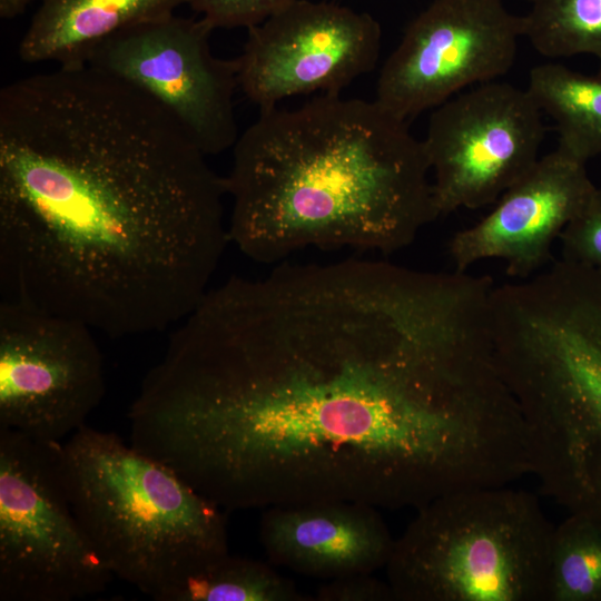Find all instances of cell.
Returning a JSON list of instances; mask_svg holds the SVG:
<instances>
[{
	"instance_id": "cell-1",
	"label": "cell",
	"mask_w": 601,
	"mask_h": 601,
	"mask_svg": "<svg viewBox=\"0 0 601 601\" xmlns=\"http://www.w3.org/2000/svg\"><path fill=\"white\" fill-rule=\"evenodd\" d=\"M128 420L132 446L228 511L417 510L505 483L520 436L453 279L370 259L211 287Z\"/></svg>"
},
{
	"instance_id": "cell-2",
	"label": "cell",
	"mask_w": 601,
	"mask_h": 601,
	"mask_svg": "<svg viewBox=\"0 0 601 601\" xmlns=\"http://www.w3.org/2000/svg\"><path fill=\"white\" fill-rule=\"evenodd\" d=\"M207 157L156 99L89 65L3 86L1 299L111 337L177 325L229 242Z\"/></svg>"
},
{
	"instance_id": "cell-3",
	"label": "cell",
	"mask_w": 601,
	"mask_h": 601,
	"mask_svg": "<svg viewBox=\"0 0 601 601\" xmlns=\"http://www.w3.org/2000/svg\"><path fill=\"white\" fill-rule=\"evenodd\" d=\"M225 180L229 242L263 264L309 247L391 254L440 217L422 140L376 100L262 110Z\"/></svg>"
},
{
	"instance_id": "cell-4",
	"label": "cell",
	"mask_w": 601,
	"mask_h": 601,
	"mask_svg": "<svg viewBox=\"0 0 601 601\" xmlns=\"http://www.w3.org/2000/svg\"><path fill=\"white\" fill-rule=\"evenodd\" d=\"M491 324L530 473L569 514L601 526V270L561 258L505 283Z\"/></svg>"
},
{
	"instance_id": "cell-5",
	"label": "cell",
	"mask_w": 601,
	"mask_h": 601,
	"mask_svg": "<svg viewBox=\"0 0 601 601\" xmlns=\"http://www.w3.org/2000/svg\"><path fill=\"white\" fill-rule=\"evenodd\" d=\"M62 455L72 510L114 577L159 601L229 552L223 509L117 434L85 425Z\"/></svg>"
},
{
	"instance_id": "cell-6",
	"label": "cell",
	"mask_w": 601,
	"mask_h": 601,
	"mask_svg": "<svg viewBox=\"0 0 601 601\" xmlns=\"http://www.w3.org/2000/svg\"><path fill=\"white\" fill-rule=\"evenodd\" d=\"M416 511L385 565L395 601H548L554 525L532 493L469 489Z\"/></svg>"
},
{
	"instance_id": "cell-7",
	"label": "cell",
	"mask_w": 601,
	"mask_h": 601,
	"mask_svg": "<svg viewBox=\"0 0 601 601\" xmlns=\"http://www.w3.org/2000/svg\"><path fill=\"white\" fill-rule=\"evenodd\" d=\"M112 578L72 510L62 442L0 427V600L83 599Z\"/></svg>"
},
{
	"instance_id": "cell-8",
	"label": "cell",
	"mask_w": 601,
	"mask_h": 601,
	"mask_svg": "<svg viewBox=\"0 0 601 601\" xmlns=\"http://www.w3.org/2000/svg\"><path fill=\"white\" fill-rule=\"evenodd\" d=\"M106 392L104 357L82 322L0 302V427L62 442Z\"/></svg>"
},
{
	"instance_id": "cell-9",
	"label": "cell",
	"mask_w": 601,
	"mask_h": 601,
	"mask_svg": "<svg viewBox=\"0 0 601 601\" xmlns=\"http://www.w3.org/2000/svg\"><path fill=\"white\" fill-rule=\"evenodd\" d=\"M545 128L528 89L489 81L432 112L423 142L439 216L496 201L540 158Z\"/></svg>"
},
{
	"instance_id": "cell-10",
	"label": "cell",
	"mask_w": 601,
	"mask_h": 601,
	"mask_svg": "<svg viewBox=\"0 0 601 601\" xmlns=\"http://www.w3.org/2000/svg\"><path fill=\"white\" fill-rule=\"evenodd\" d=\"M522 37L502 0H433L384 62L375 100L407 121L506 73Z\"/></svg>"
},
{
	"instance_id": "cell-11",
	"label": "cell",
	"mask_w": 601,
	"mask_h": 601,
	"mask_svg": "<svg viewBox=\"0 0 601 601\" xmlns=\"http://www.w3.org/2000/svg\"><path fill=\"white\" fill-rule=\"evenodd\" d=\"M214 29L201 18L175 14L138 24L107 38L85 65L141 89L184 126L207 156L238 140L234 95L235 59L216 57L209 46Z\"/></svg>"
},
{
	"instance_id": "cell-12",
	"label": "cell",
	"mask_w": 601,
	"mask_h": 601,
	"mask_svg": "<svg viewBox=\"0 0 601 601\" xmlns=\"http://www.w3.org/2000/svg\"><path fill=\"white\" fill-rule=\"evenodd\" d=\"M381 38L370 13L296 0L248 29L236 58L239 88L260 111L293 96L339 95L374 69Z\"/></svg>"
},
{
	"instance_id": "cell-13",
	"label": "cell",
	"mask_w": 601,
	"mask_h": 601,
	"mask_svg": "<svg viewBox=\"0 0 601 601\" xmlns=\"http://www.w3.org/2000/svg\"><path fill=\"white\" fill-rule=\"evenodd\" d=\"M595 189L585 164L558 146L510 186L485 217L451 238L455 270L499 258L516 279L540 272L551 260L554 240Z\"/></svg>"
},
{
	"instance_id": "cell-14",
	"label": "cell",
	"mask_w": 601,
	"mask_h": 601,
	"mask_svg": "<svg viewBox=\"0 0 601 601\" xmlns=\"http://www.w3.org/2000/svg\"><path fill=\"white\" fill-rule=\"evenodd\" d=\"M259 539L272 564L325 581L385 569L395 542L377 508L347 501L266 508Z\"/></svg>"
},
{
	"instance_id": "cell-15",
	"label": "cell",
	"mask_w": 601,
	"mask_h": 601,
	"mask_svg": "<svg viewBox=\"0 0 601 601\" xmlns=\"http://www.w3.org/2000/svg\"><path fill=\"white\" fill-rule=\"evenodd\" d=\"M188 0H40L19 45L29 63L85 65L93 49L125 29L175 14Z\"/></svg>"
},
{
	"instance_id": "cell-16",
	"label": "cell",
	"mask_w": 601,
	"mask_h": 601,
	"mask_svg": "<svg viewBox=\"0 0 601 601\" xmlns=\"http://www.w3.org/2000/svg\"><path fill=\"white\" fill-rule=\"evenodd\" d=\"M526 89L554 121L558 146L584 164L601 155V71L585 75L542 63L531 69Z\"/></svg>"
},
{
	"instance_id": "cell-17",
	"label": "cell",
	"mask_w": 601,
	"mask_h": 601,
	"mask_svg": "<svg viewBox=\"0 0 601 601\" xmlns=\"http://www.w3.org/2000/svg\"><path fill=\"white\" fill-rule=\"evenodd\" d=\"M159 601H315L298 590L270 562L216 555L176 585Z\"/></svg>"
},
{
	"instance_id": "cell-18",
	"label": "cell",
	"mask_w": 601,
	"mask_h": 601,
	"mask_svg": "<svg viewBox=\"0 0 601 601\" xmlns=\"http://www.w3.org/2000/svg\"><path fill=\"white\" fill-rule=\"evenodd\" d=\"M523 37L542 56L590 55L601 71V0H530Z\"/></svg>"
},
{
	"instance_id": "cell-19",
	"label": "cell",
	"mask_w": 601,
	"mask_h": 601,
	"mask_svg": "<svg viewBox=\"0 0 601 601\" xmlns=\"http://www.w3.org/2000/svg\"><path fill=\"white\" fill-rule=\"evenodd\" d=\"M548 601H601V526L569 514L554 526Z\"/></svg>"
},
{
	"instance_id": "cell-20",
	"label": "cell",
	"mask_w": 601,
	"mask_h": 601,
	"mask_svg": "<svg viewBox=\"0 0 601 601\" xmlns=\"http://www.w3.org/2000/svg\"><path fill=\"white\" fill-rule=\"evenodd\" d=\"M562 258L601 270V188L560 235Z\"/></svg>"
},
{
	"instance_id": "cell-21",
	"label": "cell",
	"mask_w": 601,
	"mask_h": 601,
	"mask_svg": "<svg viewBox=\"0 0 601 601\" xmlns=\"http://www.w3.org/2000/svg\"><path fill=\"white\" fill-rule=\"evenodd\" d=\"M296 0H188L213 29L253 28Z\"/></svg>"
},
{
	"instance_id": "cell-22",
	"label": "cell",
	"mask_w": 601,
	"mask_h": 601,
	"mask_svg": "<svg viewBox=\"0 0 601 601\" xmlns=\"http://www.w3.org/2000/svg\"><path fill=\"white\" fill-rule=\"evenodd\" d=\"M315 601H395L387 581L374 573H357L326 580L313 594Z\"/></svg>"
},
{
	"instance_id": "cell-23",
	"label": "cell",
	"mask_w": 601,
	"mask_h": 601,
	"mask_svg": "<svg viewBox=\"0 0 601 601\" xmlns=\"http://www.w3.org/2000/svg\"><path fill=\"white\" fill-rule=\"evenodd\" d=\"M35 0H0V16L12 19L22 14Z\"/></svg>"
}]
</instances>
